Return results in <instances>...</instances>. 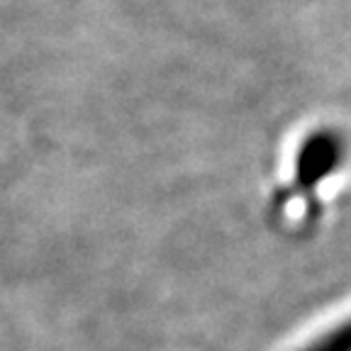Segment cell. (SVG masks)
<instances>
[{"label":"cell","mask_w":351,"mask_h":351,"mask_svg":"<svg viewBox=\"0 0 351 351\" xmlns=\"http://www.w3.org/2000/svg\"><path fill=\"white\" fill-rule=\"evenodd\" d=\"M339 149H337V139L329 134H317L315 139L305 144L300 152V181L305 186L319 181L332 166H335Z\"/></svg>","instance_id":"obj_1"},{"label":"cell","mask_w":351,"mask_h":351,"mask_svg":"<svg viewBox=\"0 0 351 351\" xmlns=\"http://www.w3.org/2000/svg\"><path fill=\"white\" fill-rule=\"evenodd\" d=\"M305 351H351V319L341 324V327H337L335 332L319 337Z\"/></svg>","instance_id":"obj_2"}]
</instances>
